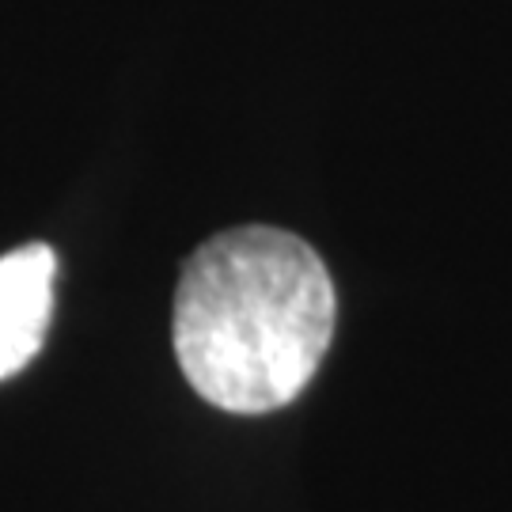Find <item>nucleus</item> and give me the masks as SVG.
I'll return each instance as SVG.
<instances>
[{
    "label": "nucleus",
    "instance_id": "obj_1",
    "mask_svg": "<svg viewBox=\"0 0 512 512\" xmlns=\"http://www.w3.org/2000/svg\"><path fill=\"white\" fill-rule=\"evenodd\" d=\"M323 258L281 228H232L202 243L175 293V357L190 387L228 414H270L308 387L334 338Z\"/></svg>",
    "mask_w": 512,
    "mask_h": 512
},
{
    "label": "nucleus",
    "instance_id": "obj_2",
    "mask_svg": "<svg viewBox=\"0 0 512 512\" xmlns=\"http://www.w3.org/2000/svg\"><path fill=\"white\" fill-rule=\"evenodd\" d=\"M54 251L27 243L0 258V380L16 376L42 349L54 308Z\"/></svg>",
    "mask_w": 512,
    "mask_h": 512
}]
</instances>
